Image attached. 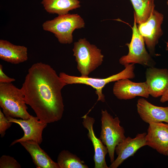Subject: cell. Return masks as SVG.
I'll return each instance as SVG.
<instances>
[{
    "instance_id": "52a82bcc",
    "label": "cell",
    "mask_w": 168,
    "mask_h": 168,
    "mask_svg": "<svg viewBox=\"0 0 168 168\" xmlns=\"http://www.w3.org/2000/svg\"><path fill=\"white\" fill-rule=\"evenodd\" d=\"M132 30L131 42L126 44L128 48V53L120 58L119 63L124 66L130 63H138L149 67H153L154 61L146 49L144 39L138 31L134 18Z\"/></svg>"
},
{
    "instance_id": "603a6c76",
    "label": "cell",
    "mask_w": 168,
    "mask_h": 168,
    "mask_svg": "<svg viewBox=\"0 0 168 168\" xmlns=\"http://www.w3.org/2000/svg\"><path fill=\"white\" fill-rule=\"evenodd\" d=\"M15 81L14 78H10L3 72L2 66L0 64V83H10Z\"/></svg>"
},
{
    "instance_id": "5bb4252c",
    "label": "cell",
    "mask_w": 168,
    "mask_h": 168,
    "mask_svg": "<svg viewBox=\"0 0 168 168\" xmlns=\"http://www.w3.org/2000/svg\"><path fill=\"white\" fill-rule=\"evenodd\" d=\"M82 118L84 127L88 131L87 135L88 138L91 141L94 150L93 159L95 162V168H109L107 166L105 157L108 150L100 138L96 136L94 131L93 126L95 122V119L85 114Z\"/></svg>"
},
{
    "instance_id": "e0dca14e",
    "label": "cell",
    "mask_w": 168,
    "mask_h": 168,
    "mask_svg": "<svg viewBox=\"0 0 168 168\" xmlns=\"http://www.w3.org/2000/svg\"><path fill=\"white\" fill-rule=\"evenodd\" d=\"M20 143L30 154L37 168H59L57 162L54 161L37 142L28 140Z\"/></svg>"
},
{
    "instance_id": "d4e9b609",
    "label": "cell",
    "mask_w": 168,
    "mask_h": 168,
    "mask_svg": "<svg viewBox=\"0 0 168 168\" xmlns=\"http://www.w3.org/2000/svg\"><path fill=\"white\" fill-rule=\"evenodd\" d=\"M166 49L167 51H168V41L166 43Z\"/></svg>"
},
{
    "instance_id": "3957f363",
    "label": "cell",
    "mask_w": 168,
    "mask_h": 168,
    "mask_svg": "<svg viewBox=\"0 0 168 168\" xmlns=\"http://www.w3.org/2000/svg\"><path fill=\"white\" fill-rule=\"evenodd\" d=\"M72 50L77 69L82 77H88L103 62L104 56L101 50L91 44L85 38L80 39L75 42Z\"/></svg>"
},
{
    "instance_id": "5b68a950",
    "label": "cell",
    "mask_w": 168,
    "mask_h": 168,
    "mask_svg": "<svg viewBox=\"0 0 168 168\" xmlns=\"http://www.w3.org/2000/svg\"><path fill=\"white\" fill-rule=\"evenodd\" d=\"M124 67V69L119 72L105 78L73 76L63 72L60 73L59 76L67 85L81 84L91 86L96 90V93L98 96L97 101L104 102L105 96L102 91L107 84L123 79H132L135 77V64L130 63Z\"/></svg>"
},
{
    "instance_id": "277c9868",
    "label": "cell",
    "mask_w": 168,
    "mask_h": 168,
    "mask_svg": "<svg viewBox=\"0 0 168 168\" xmlns=\"http://www.w3.org/2000/svg\"><path fill=\"white\" fill-rule=\"evenodd\" d=\"M83 19L77 14L59 15L53 19L45 21L43 30L53 33L62 44H70L73 41L72 33L76 29L84 28Z\"/></svg>"
},
{
    "instance_id": "ba28073f",
    "label": "cell",
    "mask_w": 168,
    "mask_h": 168,
    "mask_svg": "<svg viewBox=\"0 0 168 168\" xmlns=\"http://www.w3.org/2000/svg\"><path fill=\"white\" fill-rule=\"evenodd\" d=\"M163 19V15L154 9L147 20L137 26L151 54H154L155 46L163 34L161 26Z\"/></svg>"
},
{
    "instance_id": "7402d4cb",
    "label": "cell",
    "mask_w": 168,
    "mask_h": 168,
    "mask_svg": "<svg viewBox=\"0 0 168 168\" xmlns=\"http://www.w3.org/2000/svg\"><path fill=\"white\" fill-rule=\"evenodd\" d=\"M12 123L10 122L3 113L0 110V134L1 137H4L6 130L12 125Z\"/></svg>"
},
{
    "instance_id": "d6986e66",
    "label": "cell",
    "mask_w": 168,
    "mask_h": 168,
    "mask_svg": "<svg viewBox=\"0 0 168 168\" xmlns=\"http://www.w3.org/2000/svg\"><path fill=\"white\" fill-rule=\"evenodd\" d=\"M133 7L134 18L138 24L146 22L155 9L154 0H130Z\"/></svg>"
},
{
    "instance_id": "9a60e30c",
    "label": "cell",
    "mask_w": 168,
    "mask_h": 168,
    "mask_svg": "<svg viewBox=\"0 0 168 168\" xmlns=\"http://www.w3.org/2000/svg\"><path fill=\"white\" fill-rule=\"evenodd\" d=\"M137 107L139 115L146 123L148 124L161 122L168 123V106H156L142 98L138 100Z\"/></svg>"
},
{
    "instance_id": "30bf717a",
    "label": "cell",
    "mask_w": 168,
    "mask_h": 168,
    "mask_svg": "<svg viewBox=\"0 0 168 168\" xmlns=\"http://www.w3.org/2000/svg\"><path fill=\"white\" fill-rule=\"evenodd\" d=\"M146 136L147 145L164 155H168V123H152Z\"/></svg>"
},
{
    "instance_id": "4316f807",
    "label": "cell",
    "mask_w": 168,
    "mask_h": 168,
    "mask_svg": "<svg viewBox=\"0 0 168 168\" xmlns=\"http://www.w3.org/2000/svg\"><path fill=\"white\" fill-rule=\"evenodd\" d=\"M167 156H168V155H167Z\"/></svg>"
},
{
    "instance_id": "9c48e42d",
    "label": "cell",
    "mask_w": 168,
    "mask_h": 168,
    "mask_svg": "<svg viewBox=\"0 0 168 168\" xmlns=\"http://www.w3.org/2000/svg\"><path fill=\"white\" fill-rule=\"evenodd\" d=\"M11 123L19 124L23 130L24 134L21 138L15 140L11 146L26 141L32 140L40 144L42 142V133L44 129L47 126V124L40 121L36 117L31 115L28 119H17L11 117H6Z\"/></svg>"
},
{
    "instance_id": "ac0fdd59",
    "label": "cell",
    "mask_w": 168,
    "mask_h": 168,
    "mask_svg": "<svg viewBox=\"0 0 168 168\" xmlns=\"http://www.w3.org/2000/svg\"><path fill=\"white\" fill-rule=\"evenodd\" d=\"M41 4L48 13L62 15L79 8V0H42Z\"/></svg>"
},
{
    "instance_id": "8fae6325",
    "label": "cell",
    "mask_w": 168,
    "mask_h": 168,
    "mask_svg": "<svg viewBox=\"0 0 168 168\" xmlns=\"http://www.w3.org/2000/svg\"><path fill=\"white\" fill-rule=\"evenodd\" d=\"M146 132L138 133L134 138L126 137L115 147V152L118 156L111 163L109 168H117L126 159L133 156L141 147L147 145Z\"/></svg>"
},
{
    "instance_id": "2e32d148",
    "label": "cell",
    "mask_w": 168,
    "mask_h": 168,
    "mask_svg": "<svg viewBox=\"0 0 168 168\" xmlns=\"http://www.w3.org/2000/svg\"><path fill=\"white\" fill-rule=\"evenodd\" d=\"M0 58L13 64H18L28 59L27 48L14 44L5 40H0Z\"/></svg>"
},
{
    "instance_id": "8992f818",
    "label": "cell",
    "mask_w": 168,
    "mask_h": 168,
    "mask_svg": "<svg viewBox=\"0 0 168 168\" xmlns=\"http://www.w3.org/2000/svg\"><path fill=\"white\" fill-rule=\"evenodd\" d=\"M101 130L100 138L107 148L110 162L114 160L116 147L125 139V130L118 117L113 118L107 111L101 110Z\"/></svg>"
},
{
    "instance_id": "cb8c5ba5",
    "label": "cell",
    "mask_w": 168,
    "mask_h": 168,
    "mask_svg": "<svg viewBox=\"0 0 168 168\" xmlns=\"http://www.w3.org/2000/svg\"><path fill=\"white\" fill-rule=\"evenodd\" d=\"M160 101L161 103L168 101V90L161 96Z\"/></svg>"
},
{
    "instance_id": "484cf974",
    "label": "cell",
    "mask_w": 168,
    "mask_h": 168,
    "mask_svg": "<svg viewBox=\"0 0 168 168\" xmlns=\"http://www.w3.org/2000/svg\"><path fill=\"white\" fill-rule=\"evenodd\" d=\"M167 5H168V0H167Z\"/></svg>"
},
{
    "instance_id": "7a4b0ae2",
    "label": "cell",
    "mask_w": 168,
    "mask_h": 168,
    "mask_svg": "<svg viewBox=\"0 0 168 168\" xmlns=\"http://www.w3.org/2000/svg\"><path fill=\"white\" fill-rule=\"evenodd\" d=\"M24 96L19 89L10 83H0V106L6 117L29 119Z\"/></svg>"
},
{
    "instance_id": "7c38bea8",
    "label": "cell",
    "mask_w": 168,
    "mask_h": 168,
    "mask_svg": "<svg viewBox=\"0 0 168 168\" xmlns=\"http://www.w3.org/2000/svg\"><path fill=\"white\" fill-rule=\"evenodd\" d=\"M113 93L119 100L133 99L137 96L148 98L150 95L146 82H135L125 78L115 82Z\"/></svg>"
},
{
    "instance_id": "44dd1931",
    "label": "cell",
    "mask_w": 168,
    "mask_h": 168,
    "mask_svg": "<svg viewBox=\"0 0 168 168\" xmlns=\"http://www.w3.org/2000/svg\"><path fill=\"white\" fill-rule=\"evenodd\" d=\"M20 164L13 157L3 155L0 158V168H20Z\"/></svg>"
},
{
    "instance_id": "4fadbf2b",
    "label": "cell",
    "mask_w": 168,
    "mask_h": 168,
    "mask_svg": "<svg viewBox=\"0 0 168 168\" xmlns=\"http://www.w3.org/2000/svg\"><path fill=\"white\" fill-rule=\"evenodd\" d=\"M146 82L150 95L161 96L168 90V69L149 67L146 72Z\"/></svg>"
},
{
    "instance_id": "6da1fadb",
    "label": "cell",
    "mask_w": 168,
    "mask_h": 168,
    "mask_svg": "<svg viewBox=\"0 0 168 168\" xmlns=\"http://www.w3.org/2000/svg\"><path fill=\"white\" fill-rule=\"evenodd\" d=\"M66 84L49 65L38 62L28 69L21 88L25 103L42 122L60 120L64 110L61 90Z\"/></svg>"
},
{
    "instance_id": "ffe728a7",
    "label": "cell",
    "mask_w": 168,
    "mask_h": 168,
    "mask_svg": "<svg viewBox=\"0 0 168 168\" xmlns=\"http://www.w3.org/2000/svg\"><path fill=\"white\" fill-rule=\"evenodd\" d=\"M57 163L59 168H88L84 161L69 151L63 150L59 154Z\"/></svg>"
}]
</instances>
